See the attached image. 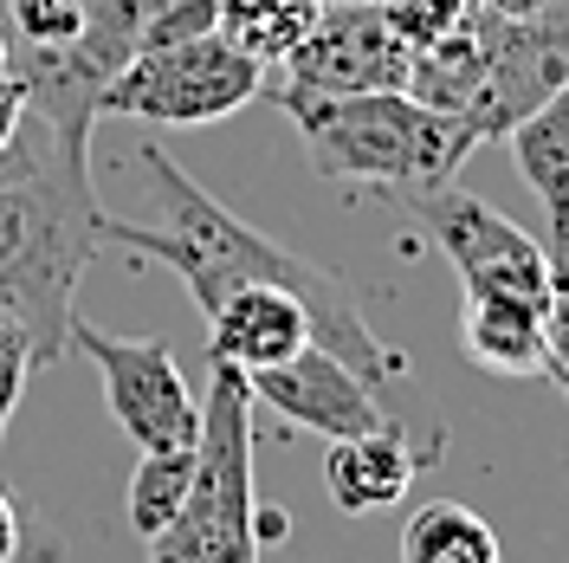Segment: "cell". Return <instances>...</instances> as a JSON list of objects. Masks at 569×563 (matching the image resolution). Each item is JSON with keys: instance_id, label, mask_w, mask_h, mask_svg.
Wrapping results in <instances>:
<instances>
[{"instance_id": "cell-1", "label": "cell", "mask_w": 569, "mask_h": 563, "mask_svg": "<svg viewBox=\"0 0 569 563\" xmlns=\"http://www.w3.org/2000/svg\"><path fill=\"white\" fill-rule=\"evenodd\" d=\"M130 169H137V214L104 208V240L142 253V259H156V266H169V273L188 285V298L201 305V317H208L233 285L272 279V285L298 292V298L311 305V344L330 350V356H343L369 388H389L395 376L408 369L401 350H389V344L376 337V324L362 317L356 292L343 285V273L318 266L311 253H298V247H279V240L259 234L252 220L227 214L201 181L181 176L156 142H142L137 156H130Z\"/></svg>"}, {"instance_id": "cell-2", "label": "cell", "mask_w": 569, "mask_h": 563, "mask_svg": "<svg viewBox=\"0 0 569 563\" xmlns=\"http://www.w3.org/2000/svg\"><path fill=\"white\" fill-rule=\"evenodd\" d=\"M104 247V208L91 188V130L20 110L0 149V312L33 344V369L71 356L78 279Z\"/></svg>"}, {"instance_id": "cell-3", "label": "cell", "mask_w": 569, "mask_h": 563, "mask_svg": "<svg viewBox=\"0 0 569 563\" xmlns=\"http://www.w3.org/2000/svg\"><path fill=\"white\" fill-rule=\"evenodd\" d=\"M298 137L305 156L323 181H343V188H427V181H447L460 169L466 149L460 130L427 110L408 91H356V98H291L279 105Z\"/></svg>"}, {"instance_id": "cell-4", "label": "cell", "mask_w": 569, "mask_h": 563, "mask_svg": "<svg viewBox=\"0 0 569 563\" xmlns=\"http://www.w3.org/2000/svg\"><path fill=\"white\" fill-rule=\"evenodd\" d=\"M259 486H252V388L240 369L208 363L194 486L149 563H259Z\"/></svg>"}, {"instance_id": "cell-5", "label": "cell", "mask_w": 569, "mask_h": 563, "mask_svg": "<svg viewBox=\"0 0 569 563\" xmlns=\"http://www.w3.org/2000/svg\"><path fill=\"white\" fill-rule=\"evenodd\" d=\"M252 98H266V66L208 27L188 39L137 46L130 66L104 85L98 110L130 117V124H162V130H201V124L247 110Z\"/></svg>"}, {"instance_id": "cell-6", "label": "cell", "mask_w": 569, "mask_h": 563, "mask_svg": "<svg viewBox=\"0 0 569 563\" xmlns=\"http://www.w3.org/2000/svg\"><path fill=\"white\" fill-rule=\"evenodd\" d=\"M401 208L427 227V240L447 253V266L460 273V292H505V298H537L550 292V247L525 234L511 214L479 201L460 181H427L401 188Z\"/></svg>"}, {"instance_id": "cell-7", "label": "cell", "mask_w": 569, "mask_h": 563, "mask_svg": "<svg viewBox=\"0 0 569 563\" xmlns=\"http://www.w3.org/2000/svg\"><path fill=\"white\" fill-rule=\"evenodd\" d=\"M71 350L91 356V369L104 383L110 422L137 441V454H169V447H194L201 441V395L188 388L169 344H156V337H117V330H104V324H91V317L78 312Z\"/></svg>"}, {"instance_id": "cell-8", "label": "cell", "mask_w": 569, "mask_h": 563, "mask_svg": "<svg viewBox=\"0 0 569 563\" xmlns=\"http://www.w3.org/2000/svg\"><path fill=\"white\" fill-rule=\"evenodd\" d=\"M272 105L291 98H356V91H408V46L389 33L376 0H323L311 33L284 52Z\"/></svg>"}, {"instance_id": "cell-9", "label": "cell", "mask_w": 569, "mask_h": 563, "mask_svg": "<svg viewBox=\"0 0 569 563\" xmlns=\"http://www.w3.org/2000/svg\"><path fill=\"white\" fill-rule=\"evenodd\" d=\"M472 39H479V105L466 137L472 149L486 137H505L518 117H531L550 91L569 85V20H511V13H479L472 7Z\"/></svg>"}, {"instance_id": "cell-10", "label": "cell", "mask_w": 569, "mask_h": 563, "mask_svg": "<svg viewBox=\"0 0 569 563\" xmlns=\"http://www.w3.org/2000/svg\"><path fill=\"white\" fill-rule=\"evenodd\" d=\"M247 388H252V402L272 408L284 427H305V434H318V441H350V434L401 427L389 415V402H382V388H369L343 356L318 350V344H305L291 363L252 369Z\"/></svg>"}, {"instance_id": "cell-11", "label": "cell", "mask_w": 569, "mask_h": 563, "mask_svg": "<svg viewBox=\"0 0 569 563\" xmlns=\"http://www.w3.org/2000/svg\"><path fill=\"white\" fill-rule=\"evenodd\" d=\"M305 344H311V305L272 279L233 285L208 312V363H227L240 376L291 363Z\"/></svg>"}, {"instance_id": "cell-12", "label": "cell", "mask_w": 569, "mask_h": 563, "mask_svg": "<svg viewBox=\"0 0 569 563\" xmlns=\"http://www.w3.org/2000/svg\"><path fill=\"white\" fill-rule=\"evenodd\" d=\"M427 447H408L401 427H376V434H350V441H330L323 454V493L337 512L369 518V512H389L408 498L415 473L427 466Z\"/></svg>"}, {"instance_id": "cell-13", "label": "cell", "mask_w": 569, "mask_h": 563, "mask_svg": "<svg viewBox=\"0 0 569 563\" xmlns=\"http://www.w3.org/2000/svg\"><path fill=\"white\" fill-rule=\"evenodd\" d=\"M460 350L505 383L543 376V305L505 298V292H466L460 305Z\"/></svg>"}, {"instance_id": "cell-14", "label": "cell", "mask_w": 569, "mask_h": 563, "mask_svg": "<svg viewBox=\"0 0 569 563\" xmlns=\"http://www.w3.org/2000/svg\"><path fill=\"white\" fill-rule=\"evenodd\" d=\"M518 176L550 214V259H569V85L550 91L531 117H518L511 130Z\"/></svg>"}, {"instance_id": "cell-15", "label": "cell", "mask_w": 569, "mask_h": 563, "mask_svg": "<svg viewBox=\"0 0 569 563\" xmlns=\"http://www.w3.org/2000/svg\"><path fill=\"white\" fill-rule=\"evenodd\" d=\"M395 563H505V551H498V531L472 505L427 498L421 512H408Z\"/></svg>"}, {"instance_id": "cell-16", "label": "cell", "mask_w": 569, "mask_h": 563, "mask_svg": "<svg viewBox=\"0 0 569 563\" xmlns=\"http://www.w3.org/2000/svg\"><path fill=\"white\" fill-rule=\"evenodd\" d=\"M318 13L323 0H213V33L272 71L298 39L311 33Z\"/></svg>"}, {"instance_id": "cell-17", "label": "cell", "mask_w": 569, "mask_h": 563, "mask_svg": "<svg viewBox=\"0 0 569 563\" xmlns=\"http://www.w3.org/2000/svg\"><path fill=\"white\" fill-rule=\"evenodd\" d=\"M188 486H194V447H169V454H142L137 460L123 512H130V531H137L142 544H156L162 531L176 525Z\"/></svg>"}, {"instance_id": "cell-18", "label": "cell", "mask_w": 569, "mask_h": 563, "mask_svg": "<svg viewBox=\"0 0 569 563\" xmlns=\"http://www.w3.org/2000/svg\"><path fill=\"white\" fill-rule=\"evenodd\" d=\"M376 7H382L389 33L408 46V59L440 46V39H453L472 20V0H376Z\"/></svg>"}, {"instance_id": "cell-19", "label": "cell", "mask_w": 569, "mask_h": 563, "mask_svg": "<svg viewBox=\"0 0 569 563\" xmlns=\"http://www.w3.org/2000/svg\"><path fill=\"white\" fill-rule=\"evenodd\" d=\"M543 376L569 395V259H550V292H543Z\"/></svg>"}, {"instance_id": "cell-20", "label": "cell", "mask_w": 569, "mask_h": 563, "mask_svg": "<svg viewBox=\"0 0 569 563\" xmlns=\"http://www.w3.org/2000/svg\"><path fill=\"white\" fill-rule=\"evenodd\" d=\"M27 383H33V344H27V330L13 317L0 312V441H7V422H13Z\"/></svg>"}, {"instance_id": "cell-21", "label": "cell", "mask_w": 569, "mask_h": 563, "mask_svg": "<svg viewBox=\"0 0 569 563\" xmlns=\"http://www.w3.org/2000/svg\"><path fill=\"white\" fill-rule=\"evenodd\" d=\"M27 557H39L33 531H27V512L0 493V563H27Z\"/></svg>"}, {"instance_id": "cell-22", "label": "cell", "mask_w": 569, "mask_h": 563, "mask_svg": "<svg viewBox=\"0 0 569 563\" xmlns=\"http://www.w3.org/2000/svg\"><path fill=\"white\" fill-rule=\"evenodd\" d=\"M479 13H511V20H569V0H472Z\"/></svg>"}, {"instance_id": "cell-23", "label": "cell", "mask_w": 569, "mask_h": 563, "mask_svg": "<svg viewBox=\"0 0 569 563\" xmlns=\"http://www.w3.org/2000/svg\"><path fill=\"white\" fill-rule=\"evenodd\" d=\"M20 110H27V78L20 71H0V149L20 130Z\"/></svg>"}, {"instance_id": "cell-24", "label": "cell", "mask_w": 569, "mask_h": 563, "mask_svg": "<svg viewBox=\"0 0 569 563\" xmlns=\"http://www.w3.org/2000/svg\"><path fill=\"white\" fill-rule=\"evenodd\" d=\"M279 537H284V512L259 505V544H279Z\"/></svg>"}, {"instance_id": "cell-25", "label": "cell", "mask_w": 569, "mask_h": 563, "mask_svg": "<svg viewBox=\"0 0 569 563\" xmlns=\"http://www.w3.org/2000/svg\"><path fill=\"white\" fill-rule=\"evenodd\" d=\"M0 71H13V46H7V33H0Z\"/></svg>"}]
</instances>
